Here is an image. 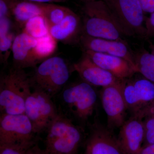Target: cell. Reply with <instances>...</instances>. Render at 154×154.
<instances>
[{
    "mask_svg": "<svg viewBox=\"0 0 154 154\" xmlns=\"http://www.w3.org/2000/svg\"><path fill=\"white\" fill-rule=\"evenodd\" d=\"M82 33L96 38L120 40L124 34L110 8L104 0L83 3Z\"/></svg>",
    "mask_w": 154,
    "mask_h": 154,
    "instance_id": "obj_1",
    "label": "cell"
},
{
    "mask_svg": "<svg viewBox=\"0 0 154 154\" xmlns=\"http://www.w3.org/2000/svg\"><path fill=\"white\" fill-rule=\"evenodd\" d=\"M30 77L24 69L13 68L0 78L1 114L25 113V103L31 93Z\"/></svg>",
    "mask_w": 154,
    "mask_h": 154,
    "instance_id": "obj_2",
    "label": "cell"
},
{
    "mask_svg": "<svg viewBox=\"0 0 154 154\" xmlns=\"http://www.w3.org/2000/svg\"><path fill=\"white\" fill-rule=\"evenodd\" d=\"M70 71L64 59L60 57H49L35 67L30 77L31 88L37 89L52 98L63 88L69 78Z\"/></svg>",
    "mask_w": 154,
    "mask_h": 154,
    "instance_id": "obj_3",
    "label": "cell"
},
{
    "mask_svg": "<svg viewBox=\"0 0 154 154\" xmlns=\"http://www.w3.org/2000/svg\"><path fill=\"white\" fill-rule=\"evenodd\" d=\"M45 144L49 154H76L82 140L79 128L59 113L47 129Z\"/></svg>",
    "mask_w": 154,
    "mask_h": 154,
    "instance_id": "obj_4",
    "label": "cell"
},
{
    "mask_svg": "<svg viewBox=\"0 0 154 154\" xmlns=\"http://www.w3.org/2000/svg\"><path fill=\"white\" fill-rule=\"evenodd\" d=\"M122 90L131 116L143 118L154 109V84L143 76L123 80Z\"/></svg>",
    "mask_w": 154,
    "mask_h": 154,
    "instance_id": "obj_5",
    "label": "cell"
},
{
    "mask_svg": "<svg viewBox=\"0 0 154 154\" xmlns=\"http://www.w3.org/2000/svg\"><path fill=\"white\" fill-rule=\"evenodd\" d=\"M124 35L146 38L144 12L139 0H104Z\"/></svg>",
    "mask_w": 154,
    "mask_h": 154,
    "instance_id": "obj_6",
    "label": "cell"
},
{
    "mask_svg": "<svg viewBox=\"0 0 154 154\" xmlns=\"http://www.w3.org/2000/svg\"><path fill=\"white\" fill-rule=\"evenodd\" d=\"M51 98L44 92L34 89L26 99L25 113L31 122L35 134L47 130L59 114Z\"/></svg>",
    "mask_w": 154,
    "mask_h": 154,
    "instance_id": "obj_7",
    "label": "cell"
},
{
    "mask_svg": "<svg viewBox=\"0 0 154 154\" xmlns=\"http://www.w3.org/2000/svg\"><path fill=\"white\" fill-rule=\"evenodd\" d=\"M62 99L72 113L84 122L93 114L97 96L92 86L84 82L66 88L63 93Z\"/></svg>",
    "mask_w": 154,
    "mask_h": 154,
    "instance_id": "obj_8",
    "label": "cell"
},
{
    "mask_svg": "<svg viewBox=\"0 0 154 154\" xmlns=\"http://www.w3.org/2000/svg\"><path fill=\"white\" fill-rule=\"evenodd\" d=\"M33 125L25 113H2L0 117V145L35 141Z\"/></svg>",
    "mask_w": 154,
    "mask_h": 154,
    "instance_id": "obj_9",
    "label": "cell"
},
{
    "mask_svg": "<svg viewBox=\"0 0 154 154\" xmlns=\"http://www.w3.org/2000/svg\"><path fill=\"white\" fill-rule=\"evenodd\" d=\"M123 80L102 88L100 93L102 107L107 115V127L110 130L120 128L126 121L128 110L122 90Z\"/></svg>",
    "mask_w": 154,
    "mask_h": 154,
    "instance_id": "obj_10",
    "label": "cell"
},
{
    "mask_svg": "<svg viewBox=\"0 0 154 154\" xmlns=\"http://www.w3.org/2000/svg\"><path fill=\"white\" fill-rule=\"evenodd\" d=\"M79 43L83 50L91 51L124 59L131 65L137 73L134 53L124 39L110 40L92 37L82 33Z\"/></svg>",
    "mask_w": 154,
    "mask_h": 154,
    "instance_id": "obj_11",
    "label": "cell"
},
{
    "mask_svg": "<svg viewBox=\"0 0 154 154\" xmlns=\"http://www.w3.org/2000/svg\"><path fill=\"white\" fill-rule=\"evenodd\" d=\"M73 69L84 82L92 86L104 88L122 80L98 66L85 54L80 60L74 64Z\"/></svg>",
    "mask_w": 154,
    "mask_h": 154,
    "instance_id": "obj_12",
    "label": "cell"
},
{
    "mask_svg": "<svg viewBox=\"0 0 154 154\" xmlns=\"http://www.w3.org/2000/svg\"><path fill=\"white\" fill-rule=\"evenodd\" d=\"M143 118L136 116L126 120L120 127L118 138L126 154H137L143 145Z\"/></svg>",
    "mask_w": 154,
    "mask_h": 154,
    "instance_id": "obj_13",
    "label": "cell"
},
{
    "mask_svg": "<svg viewBox=\"0 0 154 154\" xmlns=\"http://www.w3.org/2000/svg\"><path fill=\"white\" fill-rule=\"evenodd\" d=\"M37 39L25 32L18 33L12 46L14 66L24 69L34 67L40 63L34 53Z\"/></svg>",
    "mask_w": 154,
    "mask_h": 154,
    "instance_id": "obj_14",
    "label": "cell"
},
{
    "mask_svg": "<svg viewBox=\"0 0 154 154\" xmlns=\"http://www.w3.org/2000/svg\"><path fill=\"white\" fill-rule=\"evenodd\" d=\"M85 154H126L119 141L102 127L94 126L88 139Z\"/></svg>",
    "mask_w": 154,
    "mask_h": 154,
    "instance_id": "obj_15",
    "label": "cell"
},
{
    "mask_svg": "<svg viewBox=\"0 0 154 154\" xmlns=\"http://www.w3.org/2000/svg\"><path fill=\"white\" fill-rule=\"evenodd\" d=\"M83 51L94 63L119 79H130L137 73L131 65L122 58L91 51Z\"/></svg>",
    "mask_w": 154,
    "mask_h": 154,
    "instance_id": "obj_16",
    "label": "cell"
},
{
    "mask_svg": "<svg viewBox=\"0 0 154 154\" xmlns=\"http://www.w3.org/2000/svg\"><path fill=\"white\" fill-rule=\"evenodd\" d=\"M49 33L57 42L66 44L79 43L82 33V19L71 10L60 23L49 28Z\"/></svg>",
    "mask_w": 154,
    "mask_h": 154,
    "instance_id": "obj_17",
    "label": "cell"
},
{
    "mask_svg": "<svg viewBox=\"0 0 154 154\" xmlns=\"http://www.w3.org/2000/svg\"><path fill=\"white\" fill-rule=\"evenodd\" d=\"M47 4L13 0L11 17L17 30H23L26 22L33 17L43 16Z\"/></svg>",
    "mask_w": 154,
    "mask_h": 154,
    "instance_id": "obj_18",
    "label": "cell"
},
{
    "mask_svg": "<svg viewBox=\"0 0 154 154\" xmlns=\"http://www.w3.org/2000/svg\"><path fill=\"white\" fill-rule=\"evenodd\" d=\"M16 28L11 17L0 18V58L1 63L6 65L12 52V46L18 34L14 32Z\"/></svg>",
    "mask_w": 154,
    "mask_h": 154,
    "instance_id": "obj_19",
    "label": "cell"
},
{
    "mask_svg": "<svg viewBox=\"0 0 154 154\" xmlns=\"http://www.w3.org/2000/svg\"><path fill=\"white\" fill-rule=\"evenodd\" d=\"M134 54L137 73L154 84V55L145 50Z\"/></svg>",
    "mask_w": 154,
    "mask_h": 154,
    "instance_id": "obj_20",
    "label": "cell"
},
{
    "mask_svg": "<svg viewBox=\"0 0 154 154\" xmlns=\"http://www.w3.org/2000/svg\"><path fill=\"white\" fill-rule=\"evenodd\" d=\"M37 39L34 53L40 62L49 58L55 52L57 47V41L49 33Z\"/></svg>",
    "mask_w": 154,
    "mask_h": 154,
    "instance_id": "obj_21",
    "label": "cell"
},
{
    "mask_svg": "<svg viewBox=\"0 0 154 154\" xmlns=\"http://www.w3.org/2000/svg\"><path fill=\"white\" fill-rule=\"evenodd\" d=\"M22 32L38 39L49 34V28L43 16L31 18L26 22Z\"/></svg>",
    "mask_w": 154,
    "mask_h": 154,
    "instance_id": "obj_22",
    "label": "cell"
},
{
    "mask_svg": "<svg viewBox=\"0 0 154 154\" xmlns=\"http://www.w3.org/2000/svg\"><path fill=\"white\" fill-rule=\"evenodd\" d=\"M70 11V9L63 6L47 4L43 16L48 28L60 23Z\"/></svg>",
    "mask_w": 154,
    "mask_h": 154,
    "instance_id": "obj_23",
    "label": "cell"
},
{
    "mask_svg": "<svg viewBox=\"0 0 154 154\" xmlns=\"http://www.w3.org/2000/svg\"><path fill=\"white\" fill-rule=\"evenodd\" d=\"M144 139L143 146L154 144V109L143 118Z\"/></svg>",
    "mask_w": 154,
    "mask_h": 154,
    "instance_id": "obj_24",
    "label": "cell"
},
{
    "mask_svg": "<svg viewBox=\"0 0 154 154\" xmlns=\"http://www.w3.org/2000/svg\"><path fill=\"white\" fill-rule=\"evenodd\" d=\"M35 141L28 143L0 145V154H27L28 150L36 144Z\"/></svg>",
    "mask_w": 154,
    "mask_h": 154,
    "instance_id": "obj_25",
    "label": "cell"
},
{
    "mask_svg": "<svg viewBox=\"0 0 154 154\" xmlns=\"http://www.w3.org/2000/svg\"><path fill=\"white\" fill-rule=\"evenodd\" d=\"M13 0H0V18L11 17V7Z\"/></svg>",
    "mask_w": 154,
    "mask_h": 154,
    "instance_id": "obj_26",
    "label": "cell"
},
{
    "mask_svg": "<svg viewBox=\"0 0 154 154\" xmlns=\"http://www.w3.org/2000/svg\"><path fill=\"white\" fill-rule=\"evenodd\" d=\"M146 38L154 37V12L145 20Z\"/></svg>",
    "mask_w": 154,
    "mask_h": 154,
    "instance_id": "obj_27",
    "label": "cell"
},
{
    "mask_svg": "<svg viewBox=\"0 0 154 154\" xmlns=\"http://www.w3.org/2000/svg\"><path fill=\"white\" fill-rule=\"evenodd\" d=\"M145 13L154 12V0H139Z\"/></svg>",
    "mask_w": 154,
    "mask_h": 154,
    "instance_id": "obj_28",
    "label": "cell"
},
{
    "mask_svg": "<svg viewBox=\"0 0 154 154\" xmlns=\"http://www.w3.org/2000/svg\"><path fill=\"white\" fill-rule=\"evenodd\" d=\"M27 154H49L48 152L45 149H42L38 146L37 145L35 144L27 152Z\"/></svg>",
    "mask_w": 154,
    "mask_h": 154,
    "instance_id": "obj_29",
    "label": "cell"
},
{
    "mask_svg": "<svg viewBox=\"0 0 154 154\" xmlns=\"http://www.w3.org/2000/svg\"><path fill=\"white\" fill-rule=\"evenodd\" d=\"M137 154H154V144L143 146Z\"/></svg>",
    "mask_w": 154,
    "mask_h": 154,
    "instance_id": "obj_30",
    "label": "cell"
},
{
    "mask_svg": "<svg viewBox=\"0 0 154 154\" xmlns=\"http://www.w3.org/2000/svg\"><path fill=\"white\" fill-rule=\"evenodd\" d=\"M20 1H28V2L42 3V4H53L54 3L65 2L67 0H20Z\"/></svg>",
    "mask_w": 154,
    "mask_h": 154,
    "instance_id": "obj_31",
    "label": "cell"
},
{
    "mask_svg": "<svg viewBox=\"0 0 154 154\" xmlns=\"http://www.w3.org/2000/svg\"><path fill=\"white\" fill-rule=\"evenodd\" d=\"M151 53L154 55V45H152L151 46Z\"/></svg>",
    "mask_w": 154,
    "mask_h": 154,
    "instance_id": "obj_32",
    "label": "cell"
},
{
    "mask_svg": "<svg viewBox=\"0 0 154 154\" xmlns=\"http://www.w3.org/2000/svg\"><path fill=\"white\" fill-rule=\"evenodd\" d=\"M96 1V0H82L83 2H92V1Z\"/></svg>",
    "mask_w": 154,
    "mask_h": 154,
    "instance_id": "obj_33",
    "label": "cell"
}]
</instances>
